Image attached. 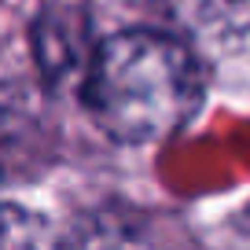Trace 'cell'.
I'll use <instances>...</instances> for the list:
<instances>
[{
    "label": "cell",
    "instance_id": "1",
    "mask_svg": "<svg viewBox=\"0 0 250 250\" xmlns=\"http://www.w3.org/2000/svg\"><path fill=\"white\" fill-rule=\"evenodd\" d=\"M81 100L107 136L151 144L191 122L203 103V70L169 33L125 30L92 52Z\"/></svg>",
    "mask_w": 250,
    "mask_h": 250
},
{
    "label": "cell",
    "instance_id": "2",
    "mask_svg": "<svg viewBox=\"0 0 250 250\" xmlns=\"http://www.w3.org/2000/svg\"><path fill=\"white\" fill-rule=\"evenodd\" d=\"M81 41H85V26L74 11L48 8L33 26V52L37 62L44 66L48 78H62L66 70H74L81 62Z\"/></svg>",
    "mask_w": 250,
    "mask_h": 250
}]
</instances>
